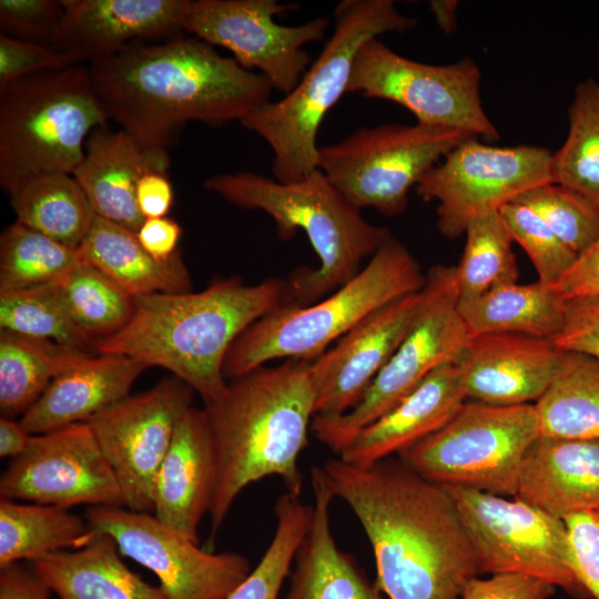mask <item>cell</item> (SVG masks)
<instances>
[{
	"mask_svg": "<svg viewBox=\"0 0 599 599\" xmlns=\"http://www.w3.org/2000/svg\"><path fill=\"white\" fill-rule=\"evenodd\" d=\"M534 405L540 436L599 439V359L562 351L549 388Z\"/></svg>",
	"mask_w": 599,
	"mask_h": 599,
	"instance_id": "obj_32",
	"label": "cell"
},
{
	"mask_svg": "<svg viewBox=\"0 0 599 599\" xmlns=\"http://www.w3.org/2000/svg\"><path fill=\"white\" fill-rule=\"evenodd\" d=\"M420 291L375 311L312 361L315 415H342L363 398L406 336Z\"/></svg>",
	"mask_w": 599,
	"mask_h": 599,
	"instance_id": "obj_19",
	"label": "cell"
},
{
	"mask_svg": "<svg viewBox=\"0 0 599 599\" xmlns=\"http://www.w3.org/2000/svg\"><path fill=\"white\" fill-rule=\"evenodd\" d=\"M314 495L309 527L290 572V588L282 599H385L355 559L334 538L329 507L335 495L322 467L311 470Z\"/></svg>",
	"mask_w": 599,
	"mask_h": 599,
	"instance_id": "obj_27",
	"label": "cell"
},
{
	"mask_svg": "<svg viewBox=\"0 0 599 599\" xmlns=\"http://www.w3.org/2000/svg\"><path fill=\"white\" fill-rule=\"evenodd\" d=\"M539 436L535 405L497 406L471 400L398 458L436 485L515 497L524 455Z\"/></svg>",
	"mask_w": 599,
	"mask_h": 599,
	"instance_id": "obj_10",
	"label": "cell"
},
{
	"mask_svg": "<svg viewBox=\"0 0 599 599\" xmlns=\"http://www.w3.org/2000/svg\"><path fill=\"white\" fill-rule=\"evenodd\" d=\"M216 484V454L204 408L191 406L180 419L158 470L153 515L199 544L197 528L210 514Z\"/></svg>",
	"mask_w": 599,
	"mask_h": 599,
	"instance_id": "obj_22",
	"label": "cell"
},
{
	"mask_svg": "<svg viewBox=\"0 0 599 599\" xmlns=\"http://www.w3.org/2000/svg\"><path fill=\"white\" fill-rule=\"evenodd\" d=\"M193 393L174 376L163 378L85 422L116 477L129 510L153 514L155 477L180 419L193 406Z\"/></svg>",
	"mask_w": 599,
	"mask_h": 599,
	"instance_id": "obj_16",
	"label": "cell"
},
{
	"mask_svg": "<svg viewBox=\"0 0 599 599\" xmlns=\"http://www.w3.org/2000/svg\"><path fill=\"white\" fill-rule=\"evenodd\" d=\"M173 187L167 172L150 171L136 186V203L144 219L166 216L173 204Z\"/></svg>",
	"mask_w": 599,
	"mask_h": 599,
	"instance_id": "obj_49",
	"label": "cell"
},
{
	"mask_svg": "<svg viewBox=\"0 0 599 599\" xmlns=\"http://www.w3.org/2000/svg\"><path fill=\"white\" fill-rule=\"evenodd\" d=\"M63 13L62 0H1L0 33L52 47Z\"/></svg>",
	"mask_w": 599,
	"mask_h": 599,
	"instance_id": "obj_43",
	"label": "cell"
},
{
	"mask_svg": "<svg viewBox=\"0 0 599 599\" xmlns=\"http://www.w3.org/2000/svg\"><path fill=\"white\" fill-rule=\"evenodd\" d=\"M313 505L285 493L274 506V536L256 567L226 599H278L297 549L309 527Z\"/></svg>",
	"mask_w": 599,
	"mask_h": 599,
	"instance_id": "obj_40",
	"label": "cell"
},
{
	"mask_svg": "<svg viewBox=\"0 0 599 599\" xmlns=\"http://www.w3.org/2000/svg\"><path fill=\"white\" fill-rule=\"evenodd\" d=\"M0 498L70 508L124 507L116 477L87 423L32 435L0 477Z\"/></svg>",
	"mask_w": 599,
	"mask_h": 599,
	"instance_id": "obj_18",
	"label": "cell"
},
{
	"mask_svg": "<svg viewBox=\"0 0 599 599\" xmlns=\"http://www.w3.org/2000/svg\"><path fill=\"white\" fill-rule=\"evenodd\" d=\"M466 402L459 365H441L387 413L359 429L338 458L365 467L399 455L445 426Z\"/></svg>",
	"mask_w": 599,
	"mask_h": 599,
	"instance_id": "obj_23",
	"label": "cell"
},
{
	"mask_svg": "<svg viewBox=\"0 0 599 599\" xmlns=\"http://www.w3.org/2000/svg\"><path fill=\"white\" fill-rule=\"evenodd\" d=\"M515 497L561 520L599 511V439L537 437L524 455Z\"/></svg>",
	"mask_w": 599,
	"mask_h": 599,
	"instance_id": "obj_24",
	"label": "cell"
},
{
	"mask_svg": "<svg viewBox=\"0 0 599 599\" xmlns=\"http://www.w3.org/2000/svg\"><path fill=\"white\" fill-rule=\"evenodd\" d=\"M204 186L236 206L268 214L283 241L297 230L305 232L319 265L291 275L285 303L306 306L326 297L353 280L392 237L388 227L367 222L319 169L291 183L255 172L219 173Z\"/></svg>",
	"mask_w": 599,
	"mask_h": 599,
	"instance_id": "obj_5",
	"label": "cell"
},
{
	"mask_svg": "<svg viewBox=\"0 0 599 599\" xmlns=\"http://www.w3.org/2000/svg\"><path fill=\"white\" fill-rule=\"evenodd\" d=\"M88 65L108 121L144 149L166 150L192 121L242 122L273 90L263 74L195 37L133 42Z\"/></svg>",
	"mask_w": 599,
	"mask_h": 599,
	"instance_id": "obj_2",
	"label": "cell"
},
{
	"mask_svg": "<svg viewBox=\"0 0 599 599\" xmlns=\"http://www.w3.org/2000/svg\"><path fill=\"white\" fill-rule=\"evenodd\" d=\"M285 298V280L248 285L236 276L216 278L201 292L134 297L128 325L99 342L94 353L163 367L209 405L226 388L223 365L234 341Z\"/></svg>",
	"mask_w": 599,
	"mask_h": 599,
	"instance_id": "obj_4",
	"label": "cell"
},
{
	"mask_svg": "<svg viewBox=\"0 0 599 599\" xmlns=\"http://www.w3.org/2000/svg\"><path fill=\"white\" fill-rule=\"evenodd\" d=\"M561 355L562 351L549 338L490 333L470 336L457 364L467 399L515 406L542 397Z\"/></svg>",
	"mask_w": 599,
	"mask_h": 599,
	"instance_id": "obj_21",
	"label": "cell"
},
{
	"mask_svg": "<svg viewBox=\"0 0 599 599\" xmlns=\"http://www.w3.org/2000/svg\"><path fill=\"white\" fill-rule=\"evenodd\" d=\"M572 568L589 596L599 599V511L567 517Z\"/></svg>",
	"mask_w": 599,
	"mask_h": 599,
	"instance_id": "obj_45",
	"label": "cell"
},
{
	"mask_svg": "<svg viewBox=\"0 0 599 599\" xmlns=\"http://www.w3.org/2000/svg\"><path fill=\"white\" fill-rule=\"evenodd\" d=\"M85 519L111 536L121 555L150 569L167 599H226L252 571L243 555L204 550L149 512L91 506Z\"/></svg>",
	"mask_w": 599,
	"mask_h": 599,
	"instance_id": "obj_17",
	"label": "cell"
},
{
	"mask_svg": "<svg viewBox=\"0 0 599 599\" xmlns=\"http://www.w3.org/2000/svg\"><path fill=\"white\" fill-rule=\"evenodd\" d=\"M473 546L480 573H518L542 579L579 598H590L576 576L567 526L512 497L461 486H443Z\"/></svg>",
	"mask_w": 599,
	"mask_h": 599,
	"instance_id": "obj_12",
	"label": "cell"
},
{
	"mask_svg": "<svg viewBox=\"0 0 599 599\" xmlns=\"http://www.w3.org/2000/svg\"><path fill=\"white\" fill-rule=\"evenodd\" d=\"M81 263L78 248L16 221L0 235V292L57 282Z\"/></svg>",
	"mask_w": 599,
	"mask_h": 599,
	"instance_id": "obj_37",
	"label": "cell"
},
{
	"mask_svg": "<svg viewBox=\"0 0 599 599\" xmlns=\"http://www.w3.org/2000/svg\"><path fill=\"white\" fill-rule=\"evenodd\" d=\"M77 326L95 345L121 332L134 312V297L97 267L83 262L58 281Z\"/></svg>",
	"mask_w": 599,
	"mask_h": 599,
	"instance_id": "obj_38",
	"label": "cell"
},
{
	"mask_svg": "<svg viewBox=\"0 0 599 599\" xmlns=\"http://www.w3.org/2000/svg\"><path fill=\"white\" fill-rule=\"evenodd\" d=\"M50 589L18 562L0 567V599H49Z\"/></svg>",
	"mask_w": 599,
	"mask_h": 599,
	"instance_id": "obj_51",
	"label": "cell"
},
{
	"mask_svg": "<svg viewBox=\"0 0 599 599\" xmlns=\"http://www.w3.org/2000/svg\"><path fill=\"white\" fill-rule=\"evenodd\" d=\"M108 124L89 65L22 78L0 88V185L8 194L31 179L73 174L91 131Z\"/></svg>",
	"mask_w": 599,
	"mask_h": 599,
	"instance_id": "obj_8",
	"label": "cell"
},
{
	"mask_svg": "<svg viewBox=\"0 0 599 599\" xmlns=\"http://www.w3.org/2000/svg\"><path fill=\"white\" fill-rule=\"evenodd\" d=\"M82 517L54 505H22L0 499V567L38 560L67 547H82L91 536Z\"/></svg>",
	"mask_w": 599,
	"mask_h": 599,
	"instance_id": "obj_34",
	"label": "cell"
},
{
	"mask_svg": "<svg viewBox=\"0 0 599 599\" xmlns=\"http://www.w3.org/2000/svg\"><path fill=\"white\" fill-rule=\"evenodd\" d=\"M120 554L111 536L92 530L82 547L38 559L32 571L59 599H167L160 586L131 571Z\"/></svg>",
	"mask_w": 599,
	"mask_h": 599,
	"instance_id": "obj_28",
	"label": "cell"
},
{
	"mask_svg": "<svg viewBox=\"0 0 599 599\" xmlns=\"http://www.w3.org/2000/svg\"><path fill=\"white\" fill-rule=\"evenodd\" d=\"M333 13V34L295 88L241 122L270 146L271 171L278 182H297L318 169L319 125L346 93L361 45L383 33H403L417 24V20L400 13L392 0H343Z\"/></svg>",
	"mask_w": 599,
	"mask_h": 599,
	"instance_id": "obj_6",
	"label": "cell"
},
{
	"mask_svg": "<svg viewBox=\"0 0 599 599\" xmlns=\"http://www.w3.org/2000/svg\"><path fill=\"white\" fill-rule=\"evenodd\" d=\"M312 361L291 358L231 379L204 405L216 454V484L210 510L212 542L234 500L250 484L281 478L301 496L298 458L308 445L315 416Z\"/></svg>",
	"mask_w": 599,
	"mask_h": 599,
	"instance_id": "obj_3",
	"label": "cell"
},
{
	"mask_svg": "<svg viewBox=\"0 0 599 599\" xmlns=\"http://www.w3.org/2000/svg\"><path fill=\"white\" fill-rule=\"evenodd\" d=\"M569 132L552 154L554 183L599 205V83L588 79L575 88Z\"/></svg>",
	"mask_w": 599,
	"mask_h": 599,
	"instance_id": "obj_35",
	"label": "cell"
},
{
	"mask_svg": "<svg viewBox=\"0 0 599 599\" xmlns=\"http://www.w3.org/2000/svg\"><path fill=\"white\" fill-rule=\"evenodd\" d=\"M298 8L276 0H187L181 28L230 50L243 68L257 69L285 95L308 69L309 55L303 47L322 41L329 27L324 17L300 26L274 20Z\"/></svg>",
	"mask_w": 599,
	"mask_h": 599,
	"instance_id": "obj_15",
	"label": "cell"
},
{
	"mask_svg": "<svg viewBox=\"0 0 599 599\" xmlns=\"http://www.w3.org/2000/svg\"><path fill=\"white\" fill-rule=\"evenodd\" d=\"M73 65L51 45L17 40L0 33V88L22 78Z\"/></svg>",
	"mask_w": 599,
	"mask_h": 599,
	"instance_id": "obj_44",
	"label": "cell"
},
{
	"mask_svg": "<svg viewBox=\"0 0 599 599\" xmlns=\"http://www.w3.org/2000/svg\"><path fill=\"white\" fill-rule=\"evenodd\" d=\"M146 368L125 355H90L59 374L19 422L31 435L85 423L129 396Z\"/></svg>",
	"mask_w": 599,
	"mask_h": 599,
	"instance_id": "obj_26",
	"label": "cell"
},
{
	"mask_svg": "<svg viewBox=\"0 0 599 599\" xmlns=\"http://www.w3.org/2000/svg\"><path fill=\"white\" fill-rule=\"evenodd\" d=\"M78 250L83 262L106 274L132 297L192 291L181 251L158 260L144 250L136 232L101 216H95Z\"/></svg>",
	"mask_w": 599,
	"mask_h": 599,
	"instance_id": "obj_29",
	"label": "cell"
},
{
	"mask_svg": "<svg viewBox=\"0 0 599 599\" xmlns=\"http://www.w3.org/2000/svg\"><path fill=\"white\" fill-rule=\"evenodd\" d=\"M478 138L445 126L386 123L318 146L317 167L356 209L403 214L412 187L459 144Z\"/></svg>",
	"mask_w": 599,
	"mask_h": 599,
	"instance_id": "obj_11",
	"label": "cell"
},
{
	"mask_svg": "<svg viewBox=\"0 0 599 599\" xmlns=\"http://www.w3.org/2000/svg\"><path fill=\"white\" fill-rule=\"evenodd\" d=\"M32 435L20 422L12 418H0V456L1 458L20 456L28 448Z\"/></svg>",
	"mask_w": 599,
	"mask_h": 599,
	"instance_id": "obj_52",
	"label": "cell"
},
{
	"mask_svg": "<svg viewBox=\"0 0 599 599\" xmlns=\"http://www.w3.org/2000/svg\"><path fill=\"white\" fill-rule=\"evenodd\" d=\"M552 154L540 146L498 148L470 139L447 153L416 185V193L426 202L437 201V227L456 238L478 215L554 183Z\"/></svg>",
	"mask_w": 599,
	"mask_h": 599,
	"instance_id": "obj_14",
	"label": "cell"
},
{
	"mask_svg": "<svg viewBox=\"0 0 599 599\" xmlns=\"http://www.w3.org/2000/svg\"><path fill=\"white\" fill-rule=\"evenodd\" d=\"M465 234V247L456 265L458 304L470 303L497 286L517 282L514 241L499 211L475 217Z\"/></svg>",
	"mask_w": 599,
	"mask_h": 599,
	"instance_id": "obj_36",
	"label": "cell"
},
{
	"mask_svg": "<svg viewBox=\"0 0 599 599\" xmlns=\"http://www.w3.org/2000/svg\"><path fill=\"white\" fill-rule=\"evenodd\" d=\"M321 467L335 498L351 508L370 544L375 583L386 599H460L467 583L480 575L443 486L399 458L365 467L337 458Z\"/></svg>",
	"mask_w": 599,
	"mask_h": 599,
	"instance_id": "obj_1",
	"label": "cell"
},
{
	"mask_svg": "<svg viewBox=\"0 0 599 599\" xmlns=\"http://www.w3.org/2000/svg\"><path fill=\"white\" fill-rule=\"evenodd\" d=\"M0 329L53 341L91 354L94 343L72 319L57 282L0 292Z\"/></svg>",
	"mask_w": 599,
	"mask_h": 599,
	"instance_id": "obj_39",
	"label": "cell"
},
{
	"mask_svg": "<svg viewBox=\"0 0 599 599\" xmlns=\"http://www.w3.org/2000/svg\"><path fill=\"white\" fill-rule=\"evenodd\" d=\"M90 355L95 354L0 329L1 417L22 416L59 374Z\"/></svg>",
	"mask_w": 599,
	"mask_h": 599,
	"instance_id": "obj_31",
	"label": "cell"
},
{
	"mask_svg": "<svg viewBox=\"0 0 599 599\" xmlns=\"http://www.w3.org/2000/svg\"><path fill=\"white\" fill-rule=\"evenodd\" d=\"M555 591L554 585L539 578L498 573L485 579H471L460 599H548Z\"/></svg>",
	"mask_w": 599,
	"mask_h": 599,
	"instance_id": "obj_47",
	"label": "cell"
},
{
	"mask_svg": "<svg viewBox=\"0 0 599 599\" xmlns=\"http://www.w3.org/2000/svg\"><path fill=\"white\" fill-rule=\"evenodd\" d=\"M470 334L516 333L552 339L565 323L566 302L540 282L508 283L458 304Z\"/></svg>",
	"mask_w": 599,
	"mask_h": 599,
	"instance_id": "obj_30",
	"label": "cell"
},
{
	"mask_svg": "<svg viewBox=\"0 0 599 599\" xmlns=\"http://www.w3.org/2000/svg\"><path fill=\"white\" fill-rule=\"evenodd\" d=\"M426 281L418 261L388 238L349 282L311 305L284 303L248 326L230 347L225 378L245 375L276 358L314 361L365 317Z\"/></svg>",
	"mask_w": 599,
	"mask_h": 599,
	"instance_id": "obj_7",
	"label": "cell"
},
{
	"mask_svg": "<svg viewBox=\"0 0 599 599\" xmlns=\"http://www.w3.org/2000/svg\"><path fill=\"white\" fill-rule=\"evenodd\" d=\"M469 337L458 308L456 265L430 267L412 325L389 362L353 409L315 415L314 436L338 455L359 429L387 413L432 372L457 362Z\"/></svg>",
	"mask_w": 599,
	"mask_h": 599,
	"instance_id": "obj_9",
	"label": "cell"
},
{
	"mask_svg": "<svg viewBox=\"0 0 599 599\" xmlns=\"http://www.w3.org/2000/svg\"><path fill=\"white\" fill-rule=\"evenodd\" d=\"M9 195L18 222L72 248L80 246L97 216L79 183L67 173L31 179Z\"/></svg>",
	"mask_w": 599,
	"mask_h": 599,
	"instance_id": "obj_33",
	"label": "cell"
},
{
	"mask_svg": "<svg viewBox=\"0 0 599 599\" xmlns=\"http://www.w3.org/2000/svg\"><path fill=\"white\" fill-rule=\"evenodd\" d=\"M180 224L167 216L145 219L136 236L144 250L158 260H167L179 250Z\"/></svg>",
	"mask_w": 599,
	"mask_h": 599,
	"instance_id": "obj_50",
	"label": "cell"
},
{
	"mask_svg": "<svg viewBox=\"0 0 599 599\" xmlns=\"http://www.w3.org/2000/svg\"><path fill=\"white\" fill-rule=\"evenodd\" d=\"M550 288L565 302L599 296V237Z\"/></svg>",
	"mask_w": 599,
	"mask_h": 599,
	"instance_id": "obj_48",
	"label": "cell"
},
{
	"mask_svg": "<svg viewBox=\"0 0 599 599\" xmlns=\"http://www.w3.org/2000/svg\"><path fill=\"white\" fill-rule=\"evenodd\" d=\"M512 241L527 253L538 282L551 286L572 266L577 255L555 234L532 209L517 201L499 209Z\"/></svg>",
	"mask_w": 599,
	"mask_h": 599,
	"instance_id": "obj_42",
	"label": "cell"
},
{
	"mask_svg": "<svg viewBox=\"0 0 599 599\" xmlns=\"http://www.w3.org/2000/svg\"><path fill=\"white\" fill-rule=\"evenodd\" d=\"M187 0H62L53 48L71 64L112 57L133 42L181 35Z\"/></svg>",
	"mask_w": 599,
	"mask_h": 599,
	"instance_id": "obj_20",
	"label": "cell"
},
{
	"mask_svg": "<svg viewBox=\"0 0 599 599\" xmlns=\"http://www.w3.org/2000/svg\"><path fill=\"white\" fill-rule=\"evenodd\" d=\"M169 166L167 150L144 149L125 131L104 124L87 138L72 175L95 215L138 232L145 220L136 203L138 182L146 172H167Z\"/></svg>",
	"mask_w": 599,
	"mask_h": 599,
	"instance_id": "obj_25",
	"label": "cell"
},
{
	"mask_svg": "<svg viewBox=\"0 0 599 599\" xmlns=\"http://www.w3.org/2000/svg\"><path fill=\"white\" fill-rule=\"evenodd\" d=\"M459 2L456 0H432L429 9L440 28V30L450 34L456 30V9Z\"/></svg>",
	"mask_w": 599,
	"mask_h": 599,
	"instance_id": "obj_53",
	"label": "cell"
},
{
	"mask_svg": "<svg viewBox=\"0 0 599 599\" xmlns=\"http://www.w3.org/2000/svg\"><path fill=\"white\" fill-rule=\"evenodd\" d=\"M514 201L526 204L539 214L577 256L599 237V205L566 186L541 184Z\"/></svg>",
	"mask_w": 599,
	"mask_h": 599,
	"instance_id": "obj_41",
	"label": "cell"
},
{
	"mask_svg": "<svg viewBox=\"0 0 599 599\" xmlns=\"http://www.w3.org/2000/svg\"><path fill=\"white\" fill-rule=\"evenodd\" d=\"M479 87L480 70L471 58L446 65L427 64L372 38L355 55L346 93L400 104L420 124L497 140L499 133L484 111Z\"/></svg>",
	"mask_w": 599,
	"mask_h": 599,
	"instance_id": "obj_13",
	"label": "cell"
},
{
	"mask_svg": "<svg viewBox=\"0 0 599 599\" xmlns=\"http://www.w3.org/2000/svg\"><path fill=\"white\" fill-rule=\"evenodd\" d=\"M552 342L564 352L599 359V296L567 301L564 326Z\"/></svg>",
	"mask_w": 599,
	"mask_h": 599,
	"instance_id": "obj_46",
	"label": "cell"
}]
</instances>
